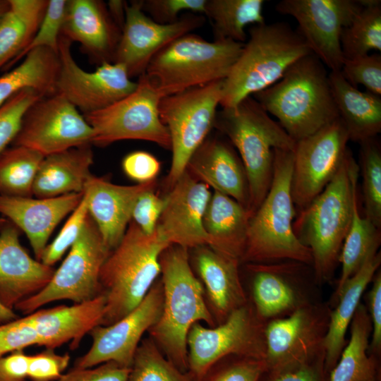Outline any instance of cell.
I'll return each mask as SVG.
<instances>
[{
    "mask_svg": "<svg viewBox=\"0 0 381 381\" xmlns=\"http://www.w3.org/2000/svg\"><path fill=\"white\" fill-rule=\"evenodd\" d=\"M358 164L348 148L343 162L325 188L298 211L293 230L310 248L315 279L329 280L335 270L351 224L357 199Z\"/></svg>",
    "mask_w": 381,
    "mask_h": 381,
    "instance_id": "1",
    "label": "cell"
},
{
    "mask_svg": "<svg viewBox=\"0 0 381 381\" xmlns=\"http://www.w3.org/2000/svg\"><path fill=\"white\" fill-rule=\"evenodd\" d=\"M163 289L161 315L147 331L164 356L181 371H188L187 336L196 322L216 326L202 283L190 266L189 250L171 245L159 257Z\"/></svg>",
    "mask_w": 381,
    "mask_h": 381,
    "instance_id": "2",
    "label": "cell"
},
{
    "mask_svg": "<svg viewBox=\"0 0 381 381\" xmlns=\"http://www.w3.org/2000/svg\"><path fill=\"white\" fill-rule=\"evenodd\" d=\"M252 96L295 142L339 118L329 73L313 53L293 64L275 84Z\"/></svg>",
    "mask_w": 381,
    "mask_h": 381,
    "instance_id": "3",
    "label": "cell"
},
{
    "mask_svg": "<svg viewBox=\"0 0 381 381\" xmlns=\"http://www.w3.org/2000/svg\"><path fill=\"white\" fill-rule=\"evenodd\" d=\"M214 128L231 143L244 166L249 187L247 211L251 217L270 188L274 150L294 152L296 142L253 96L217 111Z\"/></svg>",
    "mask_w": 381,
    "mask_h": 381,
    "instance_id": "4",
    "label": "cell"
},
{
    "mask_svg": "<svg viewBox=\"0 0 381 381\" xmlns=\"http://www.w3.org/2000/svg\"><path fill=\"white\" fill-rule=\"evenodd\" d=\"M294 152L274 150L270 188L249 220L241 263L295 261L313 265L312 253L295 236L293 222L296 210L291 196Z\"/></svg>",
    "mask_w": 381,
    "mask_h": 381,
    "instance_id": "5",
    "label": "cell"
},
{
    "mask_svg": "<svg viewBox=\"0 0 381 381\" xmlns=\"http://www.w3.org/2000/svg\"><path fill=\"white\" fill-rule=\"evenodd\" d=\"M296 30L284 22L255 25L229 75L223 80L222 108L236 106L247 97L278 82L289 68L311 54Z\"/></svg>",
    "mask_w": 381,
    "mask_h": 381,
    "instance_id": "6",
    "label": "cell"
},
{
    "mask_svg": "<svg viewBox=\"0 0 381 381\" xmlns=\"http://www.w3.org/2000/svg\"><path fill=\"white\" fill-rule=\"evenodd\" d=\"M169 246L157 228L148 235L132 220L129 222L100 271L106 299L101 325L118 321L142 301L160 274L159 257Z\"/></svg>",
    "mask_w": 381,
    "mask_h": 381,
    "instance_id": "7",
    "label": "cell"
},
{
    "mask_svg": "<svg viewBox=\"0 0 381 381\" xmlns=\"http://www.w3.org/2000/svg\"><path fill=\"white\" fill-rule=\"evenodd\" d=\"M243 44L231 40L210 42L190 32L157 52L145 73L162 97L223 80Z\"/></svg>",
    "mask_w": 381,
    "mask_h": 381,
    "instance_id": "8",
    "label": "cell"
},
{
    "mask_svg": "<svg viewBox=\"0 0 381 381\" xmlns=\"http://www.w3.org/2000/svg\"><path fill=\"white\" fill-rule=\"evenodd\" d=\"M223 80L161 99L159 117L169 131L172 152L171 167L164 183L167 190L183 174L189 159L214 128Z\"/></svg>",
    "mask_w": 381,
    "mask_h": 381,
    "instance_id": "9",
    "label": "cell"
},
{
    "mask_svg": "<svg viewBox=\"0 0 381 381\" xmlns=\"http://www.w3.org/2000/svg\"><path fill=\"white\" fill-rule=\"evenodd\" d=\"M110 253L88 215L79 237L49 282L14 309L28 315L51 302L68 300L78 303L102 294L99 274Z\"/></svg>",
    "mask_w": 381,
    "mask_h": 381,
    "instance_id": "10",
    "label": "cell"
},
{
    "mask_svg": "<svg viewBox=\"0 0 381 381\" xmlns=\"http://www.w3.org/2000/svg\"><path fill=\"white\" fill-rule=\"evenodd\" d=\"M162 97L146 74L141 75L131 94L83 115L93 131L92 144L104 147L119 140H141L171 150L170 135L159 113Z\"/></svg>",
    "mask_w": 381,
    "mask_h": 381,
    "instance_id": "11",
    "label": "cell"
},
{
    "mask_svg": "<svg viewBox=\"0 0 381 381\" xmlns=\"http://www.w3.org/2000/svg\"><path fill=\"white\" fill-rule=\"evenodd\" d=\"M187 373L192 381H200L212 365L228 356L265 359V327L246 304L214 327L195 323L187 336Z\"/></svg>",
    "mask_w": 381,
    "mask_h": 381,
    "instance_id": "12",
    "label": "cell"
},
{
    "mask_svg": "<svg viewBox=\"0 0 381 381\" xmlns=\"http://www.w3.org/2000/svg\"><path fill=\"white\" fill-rule=\"evenodd\" d=\"M92 138V128L83 115L56 92L40 98L28 108L12 145L45 157L91 145Z\"/></svg>",
    "mask_w": 381,
    "mask_h": 381,
    "instance_id": "13",
    "label": "cell"
},
{
    "mask_svg": "<svg viewBox=\"0 0 381 381\" xmlns=\"http://www.w3.org/2000/svg\"><path fill=\"white\" fill-rule=\"evenodd\" d=\"M349 137L339 117L296 142L291 196L296 210L306 207L329 183L340 168Z\"/></svg>",
    "mask_w": 381,
    "mask_h": 381,
    "instance_id": "14",
    "label": "cell"
},
{
    "mask_svg": "<svg viewBox=\"0 0 381 381\" xmlns=\"http://www.w3.org/2000/svg\"><path fill=\"white\" fill-rule=\"evenodd\" d=\"M362 8L355 0H282L275 6L278 13L295 18L296 30L330 71L341 70V32Z\"/></svg>",
    "mask_w": 381,
    "mask_h": 381,
    "instance_id": "15",
    "label": "cell"
},
{
    "mask_svg": "<svg viewBox=\"0 0 381 381\" xmlns=\"http://www.w3.org/2000/svg\"><path fill=\"white\" fill-rule=\"evenodd\" d=\"M71 45V42L61 35L56 89L83 115L103 109L136 88L137 82L131 80L121 64L105 61L92 72L83 70L74 60Z\"/></svg>",
    "mask_w": 381,
    "mask_h": 381,
    "instance_id": "16",
    "label": "cell"
},
{
    "mask_svg": "<svg viewBox=\"0 0 381 381\" xmlns=\"http://www.w3.org/2000/svg\"><path fill=\"white\" fill-rule=\"evenodd\" d=\"M162 303L163 289L159 279L127 315L111 325H97L92 329V345L75 361L73 368H89L109 361L131 368L142 337L159 319Z\"/></svg>",
    "mask_w": 381,
    "mask_h": 381,
    "instance_id": "17",
    "label": "cell"
},
{
    "mask_svg": "<svg viewBox=\"0 0 381 381\" xmlns=\"http://www.w3.org/2000/svg\"><path fill=\"white\" fill-rule=\"evenodd\" d=\"M143 1L126 3L125 20L113 63L122 64L130 78L146 71L153 56L179 37L203 25V15L187 13L173 23L160 24L142 9Z\"/></svg>",
    "mask_w": 381,
    "mask_h": 381,
    "instance_id": "18",
    "label": "cell"
},
{
    "mask_svg": "<svg viewBox=\"0 0 381 381\" xmlns=\"http://www.w3.org/2000/svg\"><path fill=\"white\" fill-rule=\"evenodd\" d=\"M211 195L207 185L185 170L164 197L156 228L165 241L188 250L208 246L203 218Z\"/></svg>",
    "mask_w": 381,
    "mask_h": 381,
    "instance_id": "19",
    "label": "cell"
},
{
    "mask_svg": "<svg viewBox=\"0 0 381 381\" xmlns=\"http://www.w3.org/2000/svg\"><path fill=\"white\" fill-rule=\"evenodd\" d=\"M324 329L316 312L305 306H298L286 318L269 322L265 327L267 371L309 363L322 349Z\"/></svg>",
    "mask_w": 381,
    "mask_h": 381,
    "instance_id": "20",
    "label": "cell"
},
{
    "mask_svg": "<svg viewBox=\"0 0 381 381\" xmlns=\"http://www.w3.org/2000/svg\"><path fill=\"white\" fill-rule=\"evenodd\" d=\"M20 231L8 221L0 231V302L13 310L44 288L55 271L29 255L20 243Z\"/></svg>",
    "mask_w": 381,
    "mask_h": 381,
    "instance_id": "21",
    "label": "cell"
},
{
    "mask_svg": "<svg viewBox=\"0 0 381 381\" xmlns=\"http://www.w3.org/2000/svg\"><path fill=\"white\" fill-rule=\"evenodd\" d=\"M186 170L248 209L247 174L236 150L225 137L209 135L189 159Z\"/></svg>",
    "mask_w": 381,
    "mask_h": 381,
    "instance_id": "22",
    "label": "cell"
},
{
    "mask_svg": "<svg viewBox=\"0 0 381 381\" xmlns=\"http://www.w3.org/2000/svg\"><path fill=\"white\" fill-rule=\"evenodd\" d=\"M157 179L132 186L111 183L92 175L85 193L88 198V212L102 239L111 251L122 239L138 198L145 191L155 189Z\"/></svg>",
    "mask_w": 381,
    "mask_h": 381,
    "instance_id": "23",
    "label": "cell"
},
{
    "mask_svg": "<svg viewBox=\"0 0 381 381\" xmlns=\"http://www.w3.org/2000/svg\"><path fill=\"white\" fill-rule=\"evenodd\" d=\"M83 193L49 198L0 195V214L27 236L36 260L40 261L57 224L80 203Z\"/></svg>",
    "mask_w": 381,
    "mask_h": 381,
    "instance_id": "24",
    "label": "cell"
},
{
    "mask_svg": "<svg viewBox=\"0 0 381 381\" xmlns=\"http://www.w3.org/2000/svg\"><path fill=\"white\" fill-rule=\"evenodd\" d=\"M106 299L104 294L73 305L38 309L28 314L38 337L39 346L55 349L71 342L76 349L85 335L102 324Z\"/></svg>",
    "mask_w": 381,
    "mask_h": 381,
    "instance_id": "25",
    "label": "cell"
},
{
    "mask_svg": "<svg viewBox=\"0 0 381 381\" xmlns=\"http://www.w3.org/2000/svg\"><path fill=\"white\" fill-rule=\"evenodd\" d=\"M121 34V28L111 18L104 2L67 1L61 35L71 42L80 43L100 64L113 62Z\"/></svg>",
    "mask_w": 381,
    "mask_h": 381,
    "instance_id": "26",
    "label": "cell"
},
{
    "mask_svg": "<svg viewBox=\"0 0 381 381\" xmlns=\"http://www.w3.org/2000/svg\"><path fill=\"white\" fill-rule=\"evenodd\" d=\"M192 263L208 298L209 309L217 324L247 304L237 260L208 246L193 248Z\"/></svg>",
    "mask_w": 381,
    "mask_h": 381,
    "instance_id": "27",
    "label": "cell"
},
{
    "mask_svg": "<svg viewBox=\"0 0 381 381\" xmlns=\"http://www.w3.org/2000/svg\"><path fill=\"white\" fill-rule=\"evenodd\" d=\"M90 145L71 148L44 157L37 169L32 195L49 198L70 193H84L92 175Z\"/></svg>",
    "mask_w": 381,
    "mask_h": 381,
    "instance_id": "28",
    "label": "cell"
},
{
    "mask_svg": "<svg viewBox=\"0 0 381 381\" xmlns=\"http://www.w3.org/2000/svg\"><path fill=\"white\" fill-rule=\"evenodd\" d=\"M250 216L233 198L213 191L203 218L208 246L240 262L245 253Z\"/></svg>",
    "mask_w": 381,
    "mask_h": 381,
    "instance_id": "29",
    "label": "cell"
},
{
    "mask_svg": "<svg viewBox=\"0 0 381 381\" xmlns=\"http://www.w3.org/2000/svg\"><path fill=\"white\" fill-rule=\"evenodd\" d=\"M380 263V253L370 255L358 271L337 290L339 303L330 315L322 344L325 372L331 371L337 364L344 346L347 328L360 304L363 293L373 280Z\"/></svg>",
    "mask_w": 381,
    "mask_h": 381,
    "instance_id": "30",
    "label": "cell"
},
{
    "mask_svg": "<svg viewBox=\"0 0 381 381\" xmlns=\"http://www.w3.org/2000/svg\"><path fill=\"white\" fill-rule=\"evenodd\" d=\"M329 80L339 117L349 140L361 143L381 132V97L363 92L346 81L339 71H329Z\"/></svg>",
    "mask_w": 381,
    "mask_h": 381,
    "instance_id": "31",
    "label": "cell"
},
{
    "mask_svg": "<svg viewBox=\"0 0 381 381\" xmlns=\"http://www.w3.org/2000/svg\"><path fill=\"white\" fill-rule=\"evenodd\" d=\"M296 262L246 264V268L253 274L255 312L260 320L298 307L295 290L289 279Z\"/></svg>",
    "mask_w": 381,
    "mask_h": 381,
    "instance_id": "32",
    "label": "cell"
},
{
    "mask_svg": "<svg viewBox=\"0 0 381 381\" xmlns=\"http://www.w3.org/2000/svg\"><path fill=\"white\" fill-rule=\"evenodd\" d=\"M59 53L46 47L29 52L21 63L0 77V107L22 90L31 88L42 96L56 92Z\"/></svg>",
    "mask_w": 381,
    "mask_h": 381,
    "instance_id": "33",
    "label": "cell"
},
{
    "mask_svg": "<svg viewBox=\"0 0 381 381\" xmlns=\"http://www.w3.org/2000/svg\"><path fill=\"white\" fill-rule=\"evenodd\" d=\"M0 20V68L11 64L35 35L45 13L47 0H8Z\"/></svg>",
    "mask_w": 381,
    "mask_h": 381,
    "instance_id": "34",
    "label": "cell"
},
{
    "mask_svg": "<svg viewBox=\"0 0 381 381\" xmlns=\"http://www.w3.org/2000/svg\"><path fill=\"white\" fill-rule=\"evenodd\" d=\"M351 322L350 341L330 371L329 381H376L375 362L367 354L372 325L364 306L359 304Z\"/></svg>",
    "mask_w": 381,
    "mask_h": 381,
    "instance_id": "35",
    "label": "cell"
},
{
    "mask_svg": "<svg viewBox=\"0 0 381 381\" xmlns=\"http://www.w3.org/2000/svg\"><path fill=\"white\" fill-rule=\"evenodd\" d=\"M263 0H207L204 15L210 20L214 40L244 43L246 28L265 23Z\"/></svg>",
    "mask_w": 381,
    "mask_h": 381,
    "instance_id": "36",
    "label": "cell"
},
{
    "mask_svg": "<svg viewBox=\"0 0 381 381\" xmlns=\"http://www.w3.org/2000/svg\"><path fill=\"white\" fill-rule=\"evenodd\" d=\"M380 241L381 229L361 215L357 200L354 205L351 224L339 257L341 273L337 290L358 271L370 255L377 253Z\"/></svg>",
    "mask_w": 381,
    "mask_h": 381,
    "instance_id": "37",
    "label": "cell"
},
{
    "mask_svg": "<svg viewBox=\"0 0 381 381\" xmlns=\"http://www.w3.org/2000/svg\"><path fill=\"white\" fill-rule=\"evenodd\" d=\"M363 7L341 34L344 59H352L381 51V1L359 0Z\"/></svg>",
    "mask_w": 381,
    "mask_h": 381,
    "instance_id": "38",
    "label": "cell"
},
{
    "mask_svg": "<svg viewBox=\"0 0 381 381\" xmlns=\"http://www.w3.org/2000/svg\"><path fill=\"white\" fill-rule=\"evenodd\" d=\"M44 156L21 146L0 154V195L32 197L34 180Z\"/></svg>",
    "mask_w": 381,
    "mask_h": 381,
    "instance_id": "39",
    "label": "cell"
},
{
    "mask_svg": "<svg viewBox=\"0 0 381 381\" xmlns=\"http://www.w3.org/2000/svg\"><path fill=\"white\" fill-rule=\"evenodd\" d=\"M360 143L365 217L381 229V148L376 137Z\"/></svg>",
    "mask_w": 381,
    "mask_h": 381,
    "instance_id": "40",
    "label": "cell"
},
{
    "mask_svg": "<svg viewBox=\"0 0 381 381\" xmlns=\"http://www.w3.org/2000/svg\"><path fill=\"white\" fill-rule=\"evenodd\" d=\"M129 381H192L159 350L150 338L143 339L135 351Z\"/></svg>",
    "mask_w": 381,
    "mask_h": 381,
    "instance_id": "41",
    "label": "cell"
},
{
    "mask_svg": "<svg viewBox=\"0 0 381 381\" xmlns=\"http://www.w3.org/2000/svg\"><path fill=\"white\" fill-rule=\"evenodd\" d=\"M212 365L200 381H259L267 371L265 359L233 356Z\"/></svg>",
    "mask_w": 381,
    "mask_h": 381,
    "instance_id": "42",
    "label": "cell"
},
{
    "mask_svg": "<svg viewBox=\"0 0 381 381\" xmlns=\"http://www.w3.org/2000/svg\"><path fill=\"white\" fill-rule=\"evenodd\" d=\"M88 215V198L84 192L82 200L71 212L59 234L51 243L47 245L40 261L51 267L58 262L79 237Z\"/></svg>",
    "mask_w": 381,
    "mask_h": 381,
    "instance_id": "43",
    "label": "cell"
},
{
    "mask_svg": "<svg viewBox=\"0 0 381 381\" xmlns=\"http://www.w3.org/2000/svg\"><path fill=\"white\" fill-rule=\"evenodd\" d=\"M37 91L22 90L0 107V154L12 143L16 136L23 117L28 108L43 97Z\"/></svg>",
    "mask_w": 381,
    "mask_h": 381,
    "instance_id": "44",
    "label": "cell"
},
{
    "mask_svg": "<svg viewBox=\"0 0 381 381\" xmlns=\"http://www.w3.org/2000/svg\"><path fill=\"white\" fill-rule=\"evenodd\" d=\"M67 0H49L42 23L32 41L12 63L23 58L31 50L46 47L59 53V42L64 25Z\"/></svg>",
    "mask_w": 381,
    "mask_h": 381,
    "instance_id": "45",
    "label": "cell"
},
{
    "mask_svg": "<svg viewBox=\"0 0 381 381\" xmlns=\"http://www.w3.org/2000/svg\"><path fill=\"white\" fill-rule=\"evenodd\" d=\"M340 73L351 85H362L367 92L381 95V54H368L344 59Z\"/></svg>",
    "mask_w": 381,
    "mask_h": 381,
    "instance_id": "46",
    "label": "cell"
},
{
    "mask_svg": "<svg viewBox=\"0 0 381 381\" xmlns=\"http://www.w3.org/2000/svg\"><path fill=\"white\" fill-rule=\"evenodd\" d=\"M207 0H146L142 9L152 20L160 24L176 22L181 13L188 11L204 16Z\"/></svg>",
    "mask_w": 381,
    "mask_h": 381,
    "instance_id": "47",
    "label": "cell"
},
{
    "mask_svg": "<svg viewBox=\"0 0 381 381\" xmlns=\"http://www.w3.org/2000/svg\"><path fill=\"white\" fill-rule=\"evenodd\" d=\"M38 344L37 334L27 315L0 325V358Z\"/></svg>",
    "mask_w": 381,
    "mask_h": 381,
    "instance_id": "48",
    "label": "cell"
},
{
    "mask_svg": "<svg viewBox=\"0 0 381 381\" xmlns=\"http://www.w3.org/2000/svg\"><path fill=\"white\" fill-rule=\"evenodd\" d=\"M70 359L68 353L58 354L52 349L28 356V378L32 381L58 380Z\"/></svg>",
    "mask_w": 381,
    "mask_h": 381,
    "instance_id": "49",
    "label": "cell"
},
{
    "mask_svg": "<svg viewBox=\"0 0 381 381\" xmlns=\"http://www.w3.org/2000/svg\"><path fill=\"white\" fill-rule=\"evenodd\" d=\"M164 205V198L157 195L155 189L146 190L136 200L132 211L131 220L145 234H152L156 230Z\"/></svg>",
    "mask_w": 381,
    "mask_h": 381,
    "instance_id": "50",
    "label": "cell"
},
{
    "mask_svg": "<svg viewBox=\"0 0 381 381\" xmlns=\"http://www.w3.org/2000/svg\"><path fill=\"white\" fill-rule=\"evenodd\" d=\"M130 370L129 368L109 361L89 368H72L57 381H129Z\"/></svg>",
    "mask_w": 381,
    "mask_h": 381,
    "instance_id": "51",
    "label": "cell"
},
{
    "mask_svg": "<svg viewBox=\"0 0 381 381\" xmlns=\"http://www.w3.org/2000/svg\"><path fill=\"white\" fill-rule=\"evenodd\" d=\"M160 167L159 161L154 155L140 150L128 154L122 161L124 173L138 183L156 179Z\"/></svg>",
    "mask_w": 381,
    "mask_h": 381,
    "instance_id": "52",
    "label": "cell"
},
{
    "mask_svg": "<svg viewBox=\"0 0 381 381\" xmlns=\"http://www.w3.org/2000/svg\"><path fill=\"white\" fill-rule=\"evenodd\" d=\"M370 318L372 325L370 347L378 353L381 348V274L376 272L373 286L368 294Z\"/></svg>",
    "mask_w": 381,
    "mask_h": 381,
    "instance_id": "53",
    "label": "cell"
},
{
    "mask_svg": "<svg viewBox=\"0 0 381 381\" xmlns=\"http://www.w3.org/2000/svg\"><path fill=\"white\" fill-rule=\"evenodd\" d=\"M28 355L18 350L0 358V381H25Z\"/></svg>",
    "mask_w": 381,
    "mask_h": 381,
    "instance_id": "54",
    "label": "cell"
},
{
    "mask_svg": "<svg viewBox=\"0 0 381 381\" xmlns=\"http://www.w3.org/2000/svg\"><path fill=\"white\" fill-rule=\"evenodd\" d=\"M273 373L270 381H320V375L315 368L309 363L286 367Z\"/></svg>",
    "mask_w": 381,
    "mask_h": 381,
    "instance_id": "55",
    "label": "cell"
},
{
    "mask_svg": "<svg viewBox=\"0 0 381 381\" xmlns=\"http://www.w3.org/2000/svg\"><path fill=\"white\" fill-rule=\"evenodd\" d=\"M126 1L112 0L107 4L109 13L115 23L122 30L125 20Z\"/></svg>",
    "mask_w": 381,
    "mask_h": 381,
    "instance_id": "56",
    "label": "cell"
},
{
    "mask_svg": "<svg viewBox=\"0 0 381 381\" xmlns=\"http://www.w3.org/2000/svg\"><path fill=\"white\" fill-rule=\"evenodd\" d=\"M18 314L13 310L4 306L0 302V325L18 318Z\"/></svg>",
    "mask_w": 381,
    "mask_h": 381,
    "instance_id": "57",
    "label": "cell"
},
{
    "mask_svg": "<svg viewBox=\"0 0 381 381\" xmlns=\"http://www.w3.org/2000/svg\"><path fill=\"white\" fill-rule=\"evenodd\" d=\"M8 0H0V20H1L5 13L8 11Z\"/></svg>",
    "mask_w": 381,
    "mask_h": 381,
    "instance_id": "58",
    "label": "cell"
},
{
    "mask_svg": "<svg viewBox=\"0 0 381 381\" xmlns=\"http://www.w3.org/2000/svg\"><path fill=\"white\" fill-rule=\"evenodd\" d=\"M8 220L4 217H0V231L5 226V224L8 222Z\"/></svg>",
    "mask_w": 381,
    "mask_h": 381,
    "instance_id": "59",
    "label": "cell"
}]
</instances>
